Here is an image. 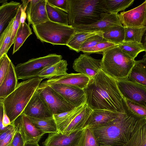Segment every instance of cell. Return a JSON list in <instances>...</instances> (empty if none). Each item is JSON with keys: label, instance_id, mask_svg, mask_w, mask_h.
I'll use <instances>...</instances> for the list:
<instances>
[{"label": "cell", "instance_id": "obj_1", "mask_svg": "<svg viewBox=\"0 0 146 146\" xmlns=\"http://www.w3.org/2000/svg\"><path fill=\"white\" fill-rule=\"evenodd\" d=\"M86 104L92 110H104L115 113L125 112L124 98L116 80L100 70L90 79L83 89Z\"/></svg>", "mask_w": 146, "mask_h": 146}, {"label": "cell", "instance_id": "obj_2", "mask_svg": "<svg viewBox=\"0 0 146 146\" xmlns=\"http://www.w3.org/2000/svg\"><path fill=\"white\" fill-rule=\"evenodd\" d=\"M124 105L125 112L111 121L93 128L99 146H124L146 122V118L129 111L125 100Z\"/></svg>", "mask_w": 146, "mask_h": 146}, {"label": "cell", "instance_id": "obj_3", "mask_svg": "<svg viewBox=\"0 0 146 146\" xmlns=\"http://www.w3.org/2000/svg\"><path fill=\"white\" fill-rule=\"evenodd\" d=\"M43 80L37 77L18 83L12 93L3 99L0 100L12 125H15L16 120L22 114Z\"/></svg>", "mask_w": 146, "mask_h": 146}, {"label": "cell", "instance_id": "obj_4", "mask_svg": "<svg viewBox=\"0 0 146 146\" xmlns=\"http://www.w3.org/2000/svg\"><path fill=\"white\" fill-rule=\"evenodd\" d=\"M69 25L93 24L107 14L105 0H68Z\"/></svg>", "mask_w": 146, "mask_h": 146}, {"label": "cell", "instance_id": "obj_5", "mask_svg": "<svg viewBox=\"0 0 146 146\" xmlns=\"http://www.w3.org/2000/svg\"><path fill=\"white\" fill-rule=\"evenodd\" d=\"M102 55V70L115 80L126 79L136 62L118 46L106 51Z\"/></svg>", "mask_w": 146, "mask_h": 146}, {"label": "cell", "instance_id": "obj_6", "mask_svg": "<svg viewBox=\"0 0 146 146\" xmlns=\"http://www.w3.org/2000/svg\"><path fill=\"white\" fill-rule=\"evenodd\" d=\"M37 38L41 42L53 45L66 46L71 36L75 31L74 28L51 21L32 25Z\"/></svg>", "mask_w": 146, "mask_h": 146}, {"label": "cell", "instance_id": "obj_7", "mask_svg": "<svg viewBox=\"0 0 146 146\" xmlns=\"http://www.w3.org/2000/svg\"><path fill=\"white\" fill-rule=\"evenodd\" d=\"M62 58L61 55L50 54L18 64L15 67L18 79L24 81L37 77L45 68L59 62Z\"/></svg>", "mask_w": 146, "mask_h": 146}, {"label": "cell", "instance_id": "obj_8", "mask_svg": "<svg viewBox=\"0 0 146 146\" xmlns=\"http://www.w3.org/2000/svg\"><path fill=\"white\" fill-rule=\"evenodd\" d=\"M37 90L53 115L65 112L75 108L60 94L49 86L38 88Z\"/></svg>", "mask_w": 146, "mask_h": 146}, {"label": "cell", "instance_id": "obj_9", "mask_svg": "<svg viewBox=\"0 0 146 146\" xmlns=\"http://www.w3.org/2000/svg\"><path fill=\"white\" fill-rule=\"evenodd\" d=\"M123 98L146 106V87L125 79L116 80Z\"/></svg>", "mask_w": 146, "mask_h": 146}, {"label": "cell", "instance_id": "obj_10", "mask_svg": "<svg viewBox=\"0 0 146 146\" xmlns=\"http://www.w3.org/2000/svg\"><path fill=\"white\" fill-rule=\"evenodd\" d=\"M119 20L124 27L142 28L146 22V0L130 10L118 14Z\"/></svg>", "mask_w": 146, "mask_h": 146}, {"label": "cell", "instance_id": "obj_11", "mask_svg": "<svg viewBox=\"0 0 146 146\" xmlns=\"http://www.w3.org/2000/svg\"><path fill=\"white\" fill-rule=\"evenodd\" d=\"M72 67L76 72L91 78L102 70V59H95L88 54H81L74 60Z\"/></svg>", "mask_w": 146, "mask_h": 146}, {"label": "cell", "instance_id": "obj_12", "mask_svg": "<svg viewBox=\"0 0 146 146\" xmlns=\"http://www.w3.org/2000/svg\"><path fill=\"white\" fill-rule=\"evenodd\" d=\"M90 79L86 76L79 73L68 74L43 81L38 88H43L53 84H61L83 90L87 86Z\"/></svg>", "mask_w": 146, "mask_h": 146}, {"label": "cell", "instance_id": "obj_13", "mask_svg": "<svg viewBox=\"0 0 146 146\" xmlns=\"http://www.w3.org/2000/svg\"><path fill=\"white\" fill-rule=\"evenodd\" d=\"M84 131L83 128L69 135L59 131L49 133L42 144L43 146H78Z\"/></svg>", "mask_w": 146, "mask_h": 146}, {"label": "cell", "instance_id": "obj_14", "mask_svg": "<svg viewBox=\"0 0 146 146\" xmlns=\"http://www.w3.org/2000/svg\"><path fill=\"white\" fill-rule=\"evenodd\" d=\"M22 114L27 116L38 118L53 116L47 104L37 89L28 102Z\"/></svg>", "mask_w": 146, "mask_h": 146}, {"label": "cell", "instance_id": "obj_15", "mask_svg": "<svg viewBox=\"0 0 146 146\" xmlns=\"http://www.w3.org/2000/svg\"><path fill=\"white\" fill-rule=\"evenodd\" d=\"M46 0H28L27 16L28 24L35 25L49 20L46 9Z\"/></svg>", "mask_w": 146, "mask_h": 146}, {"label": "cell", "instance_id": "obj_16", "mask_svg": "<svg viewBox=\"0 0 146 146\" xmlns=\"http://www.w3.org/2000/svg\"><path fill=\"white\" fill-rule=\"evenodd\" d=\"M48 86L58 92L75 107L86 104V95L83 89L61 84H53Z\"/></svg>", "mask_w": 146, "mask_h": 146}, {"label": "cell", "instance_id": "obj_17", "mask_svg": "<svg viewBox=\"0 0 146 146\" xmlns=\"http://www.w3.org/2000/svg\"><path fill=\"white\" fill-rule=\"evenodd\" d=\"M18 118L16 126L25 143L27 142L38 143L45 133L38 129L27 116L22 114Z\"/></svg>", "mask_w": 146, "mask_h": 146}, {"label": "cell", "instance_id": "obj_18", "mask_svg": "<svg viewBox=\"0 0 146 146\" xmlns=\"http://www.w3.org/2000/svg\"><path fill=\"white\" fill-rule=\"evenodd\" d=\"M118 14L109 13L102 19L93 24L76 26L73 27L75 31H103L112 26L122 25L119 18Z\"/></svg>", "mask_w": 146, "mask_h": 146}, {"label": "cell", "instance_id": "obj_19", "mask_svg": "<svg viewBox=\"0 0 146 146\" xmlns=\"http://www.w3.org/2000/svg\"><path fill=\"white\" fill-rule=\"evenodd\" d=\"M122 113H115L104 110H93L86 121L83 128H94L109 123L118 117Z\"/></svg>", "mask_w": 146, "mask_h": 146}, {"label": "cell", "instance_id": "obj_20", "mask_svg": "<svg viewBox=\"0 0 146 146\" xmlns=\"http://www.w3.org/2000/svg\"><path fill=\"white\" fill-rule=\"evenodd\" d=\"M15 67L11 62L3 80L0 84V100L5 98L16 88L18 79Z\"/></svg>", "mask_w": 146, "mask_h": 146}, {"label": "cell", "instance_id": "obj_21", "mask_svg": "<svg viewBox=\"0 0 146 146\" xmlns=\"http://www.w3.org/2000/svg\"><path fill=\"white\" fill-rule=\"evenodd\" d=\"M18 2L11 1L3 3L0 7V34L15 16L21 5Z\"/></svg>", "mask_w": 146, "mask_h": 146}, {"label": "cell", "instance_id": "obj_22", "mask_svg": "<svg viewBox=\"0 0 146 146\" xmlns=\"http://www.w3.org/2000/svg\"><path fill=\"white\" fill-rule=\"evenodd\" d=\"M92 110L86 105L82 111L77 115L61 132L69 135L83 128L84 125Z\"/></svg>", "mask_w": 146, "mask_h": 146}, {"label": "cell", "instance_id": "obj_23", "mask_svg": "<svg viewBox=\"0 0 146 146\" xmlns=\"http://www.w3.org/2000/svg\"><path fill=\"white\" fill-rule=\"evenodd\" d=\"M68 64L66 60L62 59L52 65L45 68L38 74V77L45 79H50L68 74Z\"/></svg>", "mask_w": 146, "mask_h": 146}, {"label": "cell", "instance_id": "obj_24", "mask_svg": "<svg viewBox=\"0 0 146 146\" xmlns=\"http://www.w3.org/2000/svg\"><path fill=\"white\" fill-rule=\"evenodd\" d=\"M102 33V31H75L71 36L66 46L71 50L77 53L83 43L90 37Z\"/></svg>", "mask_w": 146, "mask_h": 146}, {"label": "cell", "instance_id": "obj_25", "mask_svg": "<svg viewBox=\"0 0 146 146\" xmlns=\"http://www.w3.org/2000/svg\"><path fill=\"white\" fill-rule=\"evenodd\" d=\"M86 105L75 107L71 110L65 112L53 115L58 131L61 132L72 120L82 111Z\"/></svg>", "mask_w": 146, "mask_h": 146}, {"label": "cell", "instance_id": "obj_26", "mask_svg": "<svg viewBox=\"0 0 146 146\" xmlns=\"http://www.w3.org/2000/svg\"><path fill=\"white\" fill-rule=\"evenodd\" d=\"M102 31L104 38L107 41L118 44L124 41L125 28L122 25L112 26Z\"/></svg>", "mask_w": 146, "mask_h": 146}, {"label": "cell", "instance_id": "obj_27", "mask_svg": "<svg viewBox=\"0 0 146 146\" xmlns=\"http://www.w3.org/2000/svg\"><path fill=\"white\" fill-rule=\"evenodd\" d=\"M27 117L38 129L45 134L56 133L58 131L53 116L42 118Z\"/></svg>", "mask_w": 146, "mask_h": 146}, {"label": "cell", "instance_id": "obj_28", "mask_svg": "<svg viewBox=\"0 0 146 146\" xmlns=\"http://www.w3.org/2000/svg\"><path fill=\"white\" fill-rule=\"evenodd\" d=\"M126 80L146 87V67L138 60L132 69Z\"/></svg>", "mask_w": 146, "mask_h": 146}, {"label": "cell", "instance_id": "obj_29", "mask_svg": "<svg viewBox=\"0 0 146 146\" xmlns=\"http://www.w3.org/2000/svg\"><path fill=\"white\" fill-rule=\"evenodd\" d=\"M46 9L50 21L65 25H69L68 15L67 13L47 3Z\"/></svg>", "mask_w": 146, "mask_h": 146}, {"label": "cell", "instance_id": "obj_30", "mask_svg": "<svg viewBox=\"0 0 146 146\" xmlns=\"http://www.w3.org/2000/svg\"><path fill=\"white\" fill-rule=\"evenodd\" d=\"M32 34L29 24L25 22L21 23L14 43L13 54L19 50L27 39Z\"/></svg>", "mask_w": 146, "mask_h": 146}, {"label": "cell", "instance_id": "obj_31", "mask_svg": "<svg viewBox=\"0 0 146 146\" xmlns=\"http://www.w3.org/2000/svg\"><path fill=\"white\" fill-rule=\"evenodd\" d=\"M15 18V17H14ZM9 23L7 26L4 30L0 36V58L7 54L11 47L12 26L14 18Z\"/></svg>", "mask_w": 146, "mask_h": 146}, {"label": "cell", "instance_id": "obj_32", "mask_svg": "<svg viewBox=\"0 0 146 146\" xmlns=\"http://www.w3.org/2000/svg\"><path fill=\"white\" fill-rule=\"evenodd\" d=\"M118 46L123 53L134 60L139 54L145 51L141 43L135 42L124 41L119 44Z\"/></svg>", "mask_w": 146, "mask_h": 146}, {"label": "cell", "instance_id": "obj_33", "mask_svg": "<svg viewBox=\"0 0 146 146\" xmlns=\"http://www.w3.org/2000/svg\"><path fill=\"white\" fill-rule=\"evenodd\" d=\"M106 10L108 13L118 14L131 5L134 0H105Z\"/></svg>", "mask_w": 146, "mask_h": 146}, {"label": "cell", "instance_id": "obj_34", "mask_svg": "<svg viewBox=\"0 0 146 146\" xmlns=\"http://www.w3.org/2000/svg\"><path fill=\"white\" fill-rule=\"evenodd\" d=\"M124 146H146V121Z\"/></svg>", "mask_w": 146, "mask_h": 146}, {"label": "cell", "instance_id": "obj_35", "mask_svg": "<svg viewBox=\"0 0 146 146\" xmlns=\"http://www.w3.org/2000/svg\"><path fill=\"white\" fill-rule=\"evenodd\" d=\"M124 41L135 42L141 43L145 27L142 28L125 27Z\"/></svg>", "mask_w": 146, "mask_h": 146}, {"label": "cell", "instance_id": "obj_36", "mask_svg": "<svg viewBox=\"0 0 146 146\" xmlns=\"http://www.w3.org/2000/svg\"><path fill=\"white\" fill-rule=\"evenodd\" d=\"M78 146H99L94 135L93 128H86Z\"/></svg>", "mask_w": 146, "mask_h": 146}, {"label": "cell", "instance_id": "obj_37", "mask_svg": "<svg viewBox=\"0 0 146 146\" xmlns=\"http://www.w3.org/2000/svg\"><path fill=\"white\" fill-rule=\"evenodd\" d=\"M118 45L108 41L105 40L98 43L83 52L84 54L88 55L93 53L103 54L106 51L118 46Z\"/></svg>", "mask_w": 146, "mask_h": 146}, {"label": "cell", "instance_id": "obj_38", "mask_svg": "<svg viewBox=\"0 0 146 146\" xmlns=\"http://www.w3.org/2000/svg\"><path fill=\"white\" fill-rule=\"evenodd\" d=\"M124 98L128 108L132 113L139 117L146 118V106L130 100Z\"/></svg>", "mask_w": 146, "mask_h": 146}, {"label": "cell", "instance_id": "obj_39", "mask_svg": "<svg viewBox=\"0 0 146 146\" xmlns=\"http://www.w3.org/2000/svg\"><path fill=\"white\" fill-rule=\"evenodd\" d=\"M102 33L93 36L88 38L82 45L80 51L83 52L94 46L98 43L106 40L104 38Z\"/></svg>", "mask_w": 146, "mask_h": 146}, {"label": "cell", "instance_id": "obj_40", "mask_svg": "<svg viewBox=\"0 0 146 146\" xmlns=\"http://www.w3.org/2000/svg\"><path fill=\"white\" fill-rule=\"evenodd\" d=\"M23 7L22 4L19 8L17 14L14 18L10 46L14 44L16 35L21 24V19Z\"/></svg>", "mask_w": 146, "mask_h": 146}, {"label": "cell", "instance_id": "obj_41", "mask_svg": "<svg viewBox=\"0 0 146 146\" xmlns=\"http://www.w3.org/2000/svg\"><path fill=\"white\" fill-rule=\"evenodd\" d=\"M11 62L7 54L0 58V84L3 80Z\"/></svg>", "mask_w": 146, "mask_h": 146}, {"label": "cell", "instance_id": "obj_42", "mask_svg": "<svg viewBox=\"0 0 146 146\" xmlns=\"http://www.w3.org/2000/svg\"><path fill=\"white\" fill-rule=\"evenodd\" d=\"M47 3L58 8L68 13V0H46Z\"/></svg>", "mask_w": 146, "mask_h": 146}, {"label": "cell", "instance_id": "obj_43", "mask_svg": "<svg viewBox=\"0 0 146 146\" xmlns=\"http://www.w3.org/2000/svg\"><path fill=\"white\" fill-rule=\"evenodd\" d=\"M17 129V127L16 125L15 127L6 136L2 142L0 144V146H11Z\"/></svg>", "mask_w": 146, "mask_h": 146}, {"label": "cell", "instance_id": "obj_44", "mask_svg": "<svg viewBox=\"0 0 146 146\" xmlns=\"http://www.w3.org/2000/svg\"><path fill=\"white\" fill-rule=\"evenodd\" d=\"M17 127V130L15 134L11 146H25V143L21 134Z\"/></svg>", "mask_w": 146, "mask_h": 146}, {"label": "cell", "instance_id": "obj_45", "mask_svg": "<svg viewBox=\"0 0 146 146\" xmlns=\"http://www.w3.org/2000/svg\"><path fill=\"white\" fill-rule=\"evenodd\" d=\"M5 108L3 103L0 101V133L6 130L8 127V126L5 127L2 123V121L3 116Z\"/></svg>", "mask_w": 146, "mask_h": 146}, {"label": "cell", "instance_id": "obj_46", "mask_svg": "<svg viewBox=\"0 0 146 146\" xmlns=\"http://www.w3.org/2000/svg\"><path fill=\"white\" fill-rule=\"evenodd\" d=\"M2 123L4 126L6 127L8 126L12 125L11 124L10 120L4 110L2 121Z\"/></svg>", "mask_w": 146, "mask_h": 146}, {"label": "cell", "instance_id": "obj_47", "mask_svg": "<svg viewBox=\"0 0 146 146\" xmlns=\"http://www.w3.org/2000/svg\"><path fill=\"white\" fill-rule=\"evenodd\" d=\"M141 43L145 50V51L146 52V22L144 31L141 41Z\"/></svg>", "mask_w": 146, "mask_h": 146}, {"label": "cell", "instance_id": "obj_48", "mask_svg": "<svg viewBox=\"0 0 146 146\" xmlns=\"http://www.w3.org/2000/svg\"><path fill=\"white\" fill-rule=\"evenodd\" d=\"M139 63L142 64L145 67H146V52H145V54L143 56L142 59L138 60Z\"/></svg>", "mask_w": 146, "mask_h": 146}, {"label": "cell", "instance_id": "obj_49", "mask_svg": "<svg viewBox=\"0 0 146 146\" xmlns=\"http://www.w3.org/2000/svg\"><path fill=\"white\" fill-rule=\"evenodd\" d=\"M25 146H40L38 143L27 142L25 143Z\"/></svg>", "mask_w": 146, "mask_h": 146}, {"label": "cell", "instance_id": "obj_50", "mask_svg": "<svg viewBox=\"0 0 146 146\" xmlns=\"http://www.w3.org/2000/svg\"><path fill=\"white\" fill-rule=\"evenodd\" d=\"M7 0H0V3H2L3 4L6 2H7Z\"/></svg>", "mask_w": 146, "mask_h": 146}]
</instances>
